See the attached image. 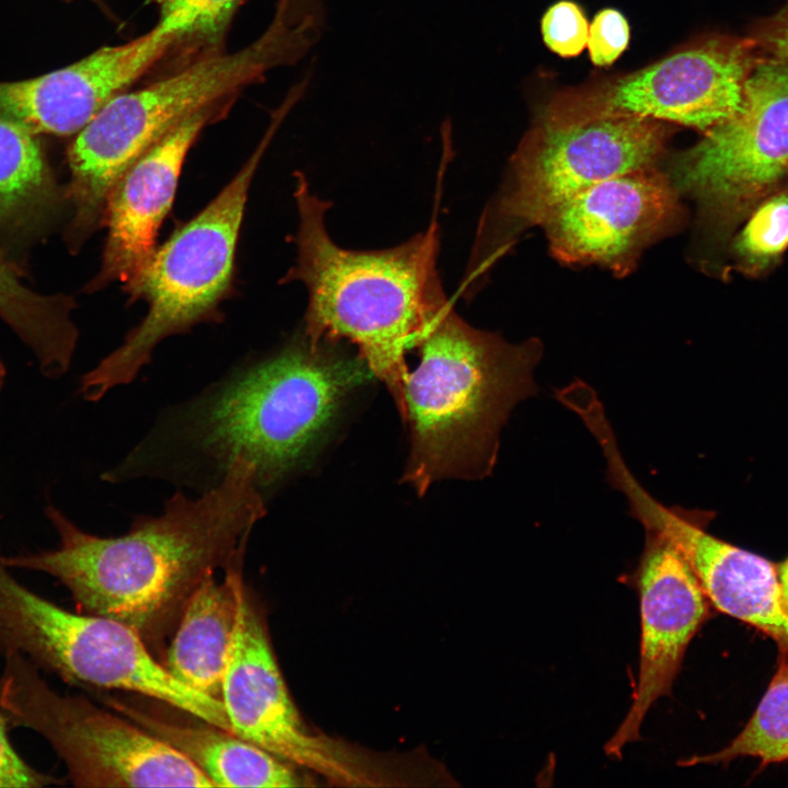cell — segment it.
I'll return each instance as SVG.
<instances>
[{
    "instance_id": "1",
    "label": "cell",
    "mask_w": 788,
    "mask_h": 788,
    "mask_svg": "<svg viewBox=\"0 0 788 788\" xmlns=\"http://www.w3.org/2000/svg\"><path fill=\"white\" fill-rule=\"evenodd\" d=\"M45 511L58 546L4 556L5 564L56 578L78 611L118 621L159 648L201 582L244 558L266 506L254 465L236 457L201 496L178 491L161 514L135 518L120 536L85 532L54 506Z\"/></svg>"
},
{
    "instance_id": "2",
    "label": "cell",
    "mask_w": 788,
    "mask_h": 788,
    "mask_svg": "<svg viewBox=\"0 0 788 788\" xmlns=\"http://www.w3.org/2000/svg\"><path fill=\"white\" fill-rule=\"evenodd\" d=\"M296 179L297 258L283 281H300L306 288L303 334L313 343L354 344L386 385L404 421L406 354L417 348L450 303L437 269L439 228L432 222L425 232L386 250L343 248L326 230L331 202L311 192L302 173Z\"/></svg>"
},
{
    "instance_id": "3",
    "label": "cell",
    "mask_w": 788,
    "mask_h": 788,
    "mask_svg": "<svg viewBox=\"0 0 788 788\" xmlns=\"http://www.w3.org/2000/svg\"><path fill=\"white\" fill-rule=\"evenodd\" d=\"M371 375L359 355L303 334L185 405L163 439L177 464H202L218 482L236 457L247 460L263 493L309 456L347 395Z\"/></svg>"
},
{
    "instance_id": "4",
    "label": "cell",
    "mask_w": 788,
    "mask_h": 788,
    "mask_svg": "<svg viewBox=\"0 0 788 788\" xmlns=\"http://www.w3.org/2000/svg\"><path fill=\"white\" fill-rule=\"evenodd\" d=\"M417 348L404 384L410 452L403 482L419 496L449 477L480 479L495 466L510 412L535 395L538 341L510 344L474 328L449 303Z\"/></svg>"
},
{
    "instance_id": "5",
    "label": "cell",
    "mask_w": 788,
    "mask_h": 788,
    "mask_svg": "<svg viewBox=\"0 0 788 788\" xmlns=\"http://www.w3.org/2000/svg\"><path fill=\"white\" fill-rule=\"evenodd\" d=\"M321 26L292 22L280 10L253 43L231 54H216L132 92L113 99L68 150L70 181L65 190L71 219L65 240L80 250L103 222L107 197L125 171L192 114L218 105L269 70L302 58Z\"/></svg>"
},
{
    "instance_id": "6",
    "label": "cell",
    "mask_w": 788,
    "mask_h": 788,
    "mask_svg": "<svg viewBox=\"0 0 788 788\" xmlns=\"http://www.w3.org/2000/svg\"><path fill=\"white\" fill-rule=\"evenodd\" d=\"M273 119L264 138L234 177L193 219L157 247L125 287L148 311L124 343L85 373L79 393L89 402L134 381L165 338L185 333L218 315L234 271L239 234L248 189L278 125Z\"/></svg>"
},
{
    "instance_id": "7",
    "label": "cell",
    "mask_w": 788,
    "mask_h": 788,
    "mask_svg": "<svg viewBox=\"0 0 788 788\" xmlns=\"http://www.w3.org/2000/svg\"><path fill=\"white\" fill-rule=\"evenodd\" d=\"M674 162L672 182L692 198L706 264L729 273V242L750 211L788 186V61L762 56L739 109Z\"/></svg>"
},
{
    "instance_id": "8",
    "label": "cell",
    "mask_w": 788,
    "mask_h": 788,
    "mask_svg": "<svg viewBox=\"0 0 788 788\" xmlns=\"http://www.w3.org/2000/svg\"><path fill=\"white\" fill-rule=\"evenodd\" d=\"M0 712L42 735L77 787H213L165 742L82 695L60 694L25 657L3 656Z\"/></svg>"
},
{
    "instance_id": "9",
    "label": "cell",
    "mask_w": 788,
    "mask_h": 788,
    "mask_svg": "<svg viewBox=\"0 0 788 788\" xmlns=\"http://www.w3.org/2000/svg\"><path fill=\"white\" fill-rule=\"evenodd\" d=\"M760 57L748 37L700 35L638 70L598 73L555 92L540 120L570 126L640 117L703 134L739 109L745 82Z\"/></svg>"
},
{
    "instance_id": "10",
    "label": "cell",
    "mask_w": 788,
    "mask_h": 788,
    "mask_svg": "<svg viewBox=\"0 0 788 788\" xmlns=\"http://www.w3.org/2000/svg\"><path fill=\"white\" fill-rule=\"evenodd\" d=\"M673 126L616 117L570 126L538 120L513 158L496 213L507 227L540 224L559 206L606 179L657 166Z\"/></svg>"
},
{
    "instance_id": "11",
    "label": "cell",
    "mask_w": 788,
    "mask_h": 788,
    "mask_svg": "<svg viewBox=\"0 0 788 788\" xmlns=\"http://www.w3.org/2000/svg\"><path fill=\"white\" fill-rule=\"evenodd\" d=\"M245 587L242 576L221 688L231 731L290 764L334 780L357 785L375 779V770L368 768L361 753L306 728L278 667L263 613Z\"/></svg>"
},
{
    "instance_id": "12",
    "label": "cell",
    "mask_w": 788,
    "mask_h": 788,
    "mask_svg": "<svg viewBox=\"0 0 788 788\" xmlns=\"http://www.w3.org/2000/svg\"><path fill=\"white\" fill-rule=\"evenodd\" d=\"M680 215L679 190L657 167L601 182L543 222L554 256L598 264L623 276Z\"/></svg>"
},
{
    "instance_id": "13",
    "label": "cell",
    "mask_w": 788,
    "mask_h": 788,
    "mask_svg": "<svg viewBox=\"0 0 788 788\" xmlns=\"http://www.w3.org/2000/svg\"><path fill=\"white\" fill-rule=\"evenodd\" d=\"M636 582L641 617L638 682L625 719L604 745L614 758L639 739L653 703L670 694L687 646L709 612V600L684 557L656 532L646 530Z\"/></svg>"
},
{
    "instance_id": "14",
    "label": "cell",
    "mask_w": 788,
    "mask_h": 788,
    "mask_svg": "<svg viewBox=\"0 0 788 788\" xmlns=\"http://www.w3.org/2000/svg\"><path fill=\"white\" fill-rule=\"evenodd\" d=\"M174 43L172 34L155 25L126 44L102 47L47 74L0 82V119L35 135L78 134Z\"/></svg>"
},
{
    "instance_id": "15",
    "label": "cell",
    "mask_w": 788,
    "mask_h": 788,
    "mask_svg": "<svg viewBox=\"0 0 788 788\" xmlns=\"http://www.w3.org/2000/svg\"><path fill=\"white\" fill-rule=\"evenodd\" d=\"M219 105L186 117L116 182L103 215L107 235L102 264L86 291L111 282L127 287L143 269L157 248V235L173 204L185 158L204 127L220 114Z\"/></svg>"
},
{
    "instance_id": "16",
    "label": "cell",
    "mask_w": 788,
    "mask_h": 788,
    "mask_svg": "<svg viewBox=\"0 0 788 788\" xmlns=\"http://www.w3.org/2000/svg\"><path fill=\"white\" fill-rule=\"evenodd\" d=\"M653 529L681 553L711 604L769 636L788 658V611L777 566L709 534L700 517L677 508L661 509Z\"/></svg>"
},
{
    "instance_id": "17",
    "label": "cell",
    "mask_w": 788,
    "mask_h": 788,
    "mask_svg": "<svg viewBox=\"0 0 788 788\" xmlns=\"http://www.w3.org/2000/svg\"><path fill=\"white\" fill-rule=\"evenodd\" d=\"M105 704L185 756L213 787H297L302 778L292 764L233 732L198 719L182 723L123 700Z\"/></svg>"
},
{
    "instance_id": "18",
    "label": "cell",
    "mask_w": 788,
    "mask_h": 788,
    "mask_svg": "<svg viewBox=\"0 0 788 788\" xmlns=\"http://www.w3.org/2000/svg\"><path fill=\"white\" fill-rule=\"evenodd\" d=\"M244 558L218 582L207 577L187 601L162 664L179 682L221 700V688L237 614Z\"/></svg>"
},
{
    "instance_id": "19",
    "label": "cell",
    "mask_w": 788,
    "mask_h": 788,
    "mask_svg": "<svg viewBox=\"0 0 788 788\" xmlns=\"http://www.w3.org/2000/svg\"><path fill=\"white\" fill-rule=\"evenodd\" d=\"M65 200L36 135L0 119V236L18 244L36 240Z\"/></svg>"
},
{
    "instance_id": "20",
    "label": "cell",
    "mask_w": 788,
    "mask_h": 788,
    "mask_svg": "<svg viewBox=\"0 0 788 788\" xmlns=\"http://www.w3.org/2000/svg\"><path fill=\"white\" fill-rule=\"evenodd\" d=\"M74 308L68 296L28 288L0 254V318L28 346L44 373L60 372L72 360L78 340L71 320Z\"/></svg>"
},
{
    "instance_id": "21",
    "label": "cell",
    "mask_w": 788,
    "mask_h": 788,
    "mask_svg": "<svg viewBox=\"0 0 788 788\" xmlns=\"http://www.w3.org/2000/svg\"><path fill=\"white\" fill-rule=\"evenodd\" d=\"M753 756L765 766L788 760V658L780 656L778 668L742 731L723 749L682 761V766L727 763Z\"/></svg>"
},
{
    "instance_id": "22",
    "label": "cell",
    "mask_w": 788,
    "mask_h": 788,
    "mask_svg": "<svg viewBox=\"0 0 788 788\" xmlns=\"http://www.w3.org/2000/svg\"><path fill=\"white\" fill-rule=\"evenodd\" d=\"M788 250V186L761 200L733 233L727 251L731 269L752 279L769 275Z\"/></svg>"
},
{
    "instance_id": "23",
    "label": "cell",
    "mask_w": 788,
    "mask_h": 788,
    "mask_svg": "<svg viewBox=\"0 0 788 788\" xmlns=\"http://www.w3.org/2000/svg\"><path fill=\"white\" fill-rule=\"evenodd\" d=\"M241 0H164L159 23L179 32L218 34Z\"/></svg>"
},
{
    "instance_id": "24",
    "label": "cell",
    "mask_w": 788,
    "mask_h": 788,
    "mask_svg": "<svg viewBox=\"0 0 788 788\" xmlns=\"http://www.w3.org/2000/svg\"><path fill=\"white\" fill-rule=\"evenodd\" d=\"M589 23L582 8L571 0L551 5L541 20L546 47L563 58L580 55L587 47Z\"/></svg>"
},
{
    "instance_id": "25",
    "label": "cell",
    "mask_w": 788,
    "mask_h": 788,
    "mask_svg": "<svg viewBox=\"0 0 788 788\" xmlns=\"http://www.w3.org/2000/svg\"><path fill=\"white\" fill-rule=\"evenodd\" d=\"M630 39L629 24L622 12L606 8L599 11L590 26L588 51L596 67H609L627 49Z\"/></svg>"
},
{
    "instance_id": "26",
    "label": "cell",
    "mask_w": 788,
    "mask_h": 788,
    "mask_svg": "<svg viewBox=\"0 0 788 788\" xmlns=\"http://www.w3.org/2000/svg\"><path fill=\"white\" fill-rule=\"evenodd\" d=\"M9 723L0 712V788H39L60 785L59 778L32 767L13 748Z\"/></svg>"
},
{
    "instance_id": "27",
    "label": "cell",
    "mask_w": 788,
    "mask_h": 788,
    "mask_svg": "<svg viewBox=\"0 0 788 788\" xmlns=\"http://www.w3.org/2000/svg\"><path fill=\"white\" fill-rule=\"evenodd\" d=\"M746 37L760 55L788 61V0L772 15L753 21Z\"/></svg>"
},
{
    "instance_id": "28",
    "label": "cell",
    "mask_w": 788,
    "mask_h": 788,
    "mask_svg": "<svg viewBox=\"0 0 788 788\" xmlns=\"http://www.w3.org/2000/svg\"><path fill=\"white\" fill-rule=\"evenodd\" d=\"M298 16H323L321 0H281Z\"/></svg>"
},
{
    "instance_id": "29",
    "label": "cell",
    "mask_w": 788,
    "mask_h": 788,
    "mask_svg": "<svg viewBox=\"0 0 788 788\" xmlns=\"http://www.w3.org/2000/svg\"><path fill=\"white\" fill-rule=\"evenodd\" d=\"M777 575L781 599L788 611V558L777 566Z\"/></svg>"
},
{
    "instance_id": "30",
    "label": "cell",
    "mask_w": 788,
    "mask_h": 788,
    "mask_svg": "<svg viewBox=\"0 0 788 788\" xmlns=\"http://www.w3.org/2000/svg\"><path fill=\"white\" fill-rule=\"evenodd\" d=\"M4 378H5V368H4L2 360L0 359V391L2 389Z\"/></svg>"
},
{
    "instance_id": "31",
    "label": "cell",
    "mask_w": 788,
    "mask_h": 788,
    "mask_svg": "<svg viewBox=\"0 0 788 788\" xmlns=\"http://www.w3.org/2000/svg\"><path fill=\"white\" fill-rule=\"evenodd\" d=\"M153 1H155V2H158V3L161 4L164 0H153Z\"/></svg>"
},
{
    "instance_id": "32",
    "label": "cell",
    "mask_w": 788,
    "mask_h": 788,
    "mask_svg": "<svg viewBox=\"0 0 788 788\" xmlns=\"http://www.w3.org/2000/svg\"><path fill=\"white\" fill-rule=\"evenodd\" d=\"M92 1L100 3V0H92Z\"/></svg>"
}]
</instances>
